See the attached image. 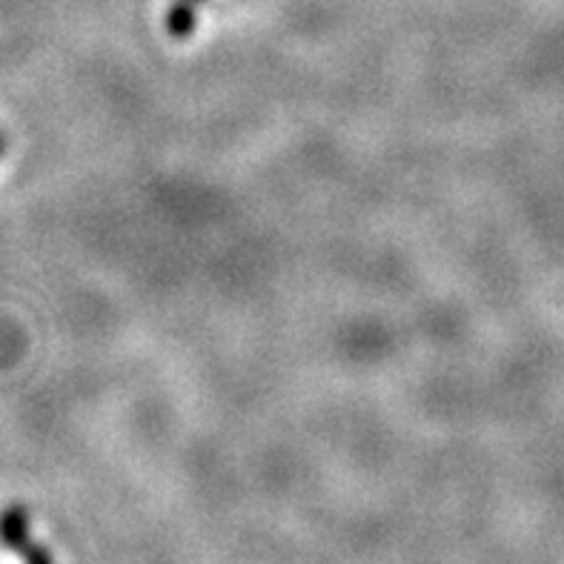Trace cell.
Instances as JSON below:
<instances>
[{
	"instance_id": "1",
	"label": "cell",
	"mask_w": 564,
	"mask_h": 564,
	"mask_svg": "<svg viewBox=\"0 0 564 564\" xmlns=\"http://www.w3.org/2000/svg\"><path fill=\"white\" fill-rule=\"evenodd\" d=\"M0 542L21 553L29 564H52L50 553L41 544L29 542V516L21 505H12L0 513Z\"/></svg>"
},
{
	"instance_id": "2",
	"label": "cell",
	"mask_w": 564,
	"mask_h": 564,
	"mask_svg": "<svg viewBox=\"0 0 564 564\" xmlns=\"http://www.w3.org/2000/svg\"><path fill=\"white\" fill-rule=\"evenodd\" d=\"M0 152H3V138H0Z\"/></svg>"
}]
</instances>
